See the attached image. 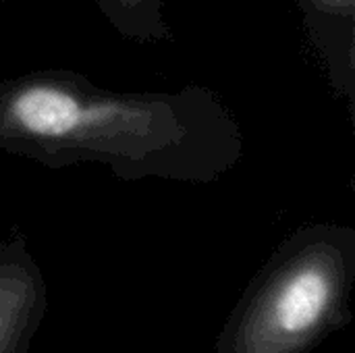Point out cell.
Returning a JSON list of instances; mask_svg holds the SVG:
<instances>
[{"label":"cell","mask_w":355,"mask_h":353,"mask_svg":"<svg viewBox=\"0 0 355 353\" xmlns=\"http://www.w3.org/2000/svg\"><path fill=\"white\" fill-rule=\"evenodd\" d=\"M171 96H114L77 77L33 75L0 85V148L52 164L98 158L121 175L129 171L196 177L187 160L189 110L206 92Z\"/></svg>","instance_id":"cell-1"},{"label":"cell","mask_w":355,"mask_h":353,"mask_svg":"<svg viewBox=\"0 0 355 353\" xmlns=\"http://www.w3.org/2000/svg\"><path fill=\"white\" fill-rule=\"evenodd\" d=\"M354 285V231L302 229L250 281L214 353H312L349 327Z\"/></svg>","instance_id":"cell-2"},{"label":"cell","mask_w":355,"mask_h":353,"mask_svg":"<svg viewBox=\"0 0 355 353\" xmlns=\"http://www.w3.org/2000/svg\"><path fill=\"white\" fill-rule=\"evenodd\" d=\"M46 310L44 275L17 233L0 243V353H29Z\"/></svg>","instance_id":"cell-3"},{"label":"cell","mask_w":355,"mask_h":353,"mask_svg":"<svg viewBox=\"0 0 355 353\" xmlns=\"http://www.w3.org/2000/svg\"><path fill=\"white\" fill-rule=\"evenodd\" d=\"M100 4H102L104 12H108V17L119 25L121 31H127L135 37H139L144 33L152 35L139 8L146 10V17L158 31L160 17L156 12V6L160 4V0H100Z\"/></svg>","instance_id":"cell-4"},{"label":"cell","mask_w":355,"mask_h":353,"mask_svg":"<svg viewBox=\"0 0 355 353\" xmlns=\"http://www.w3.org/2000/svg\"><path fill=\"white\" fill-rule=\"evenodd\" d=\"M316 2L324 15L329 17H341V10H345V15L349 19H354V0H310Z\"/></svg>","instance_id":"cell-5"}]
</instances>
